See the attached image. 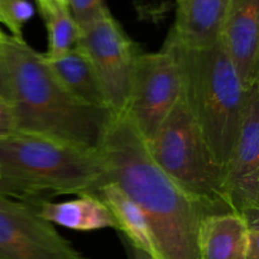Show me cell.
Here are the masks:
<instances>
[{
  "label": "cell",
  "instance_id": "6da1fadb",
  "mask_svg": "<svg viewBox=\"0 0 259 259\" xmlns=\"http://www.w3.org/2000/svg\"><path fill=\"white\" fill-rule=\"evenodd\" d=\"M99 152L115 182L151 228L157 259H199V228L207 211L153 161L125 111L113 113Z\"/></svg>",
  "mask_w": 259,
  "mask_h": 259
},
{
  "label": "cell",
  "instance_id": "7a4b0ae2",
  "mask_svg": "<svg viewBox=\"0 0 259 259\" xmlns=\"http://www.w3.org/2000/svg\"><path fill=\"white\" fill-rule=\"evenodd\" d=\"M0 58L9 73L17 131L40 134L89 149H98L111 111L73 98L43 53L5 33Z\"/></svg>",
  "mask_w": 259,
  "mask_h": 259
},
{
  "label": "cell",
  "instance_id": "3957f363",
  "mask_svg": "<svg viewBox=\"0 0 259 259\" xmlns=\"http://www.w3.org/2000/svg\"><path fill=\"white\" fill-rule=\"evenodd\" d=\"M109 182L99 149L14 131L0 137V194L40 205L62 195H98Z\"/></svg>",
  "mask_w": 259,
  "mask_h": 259
},
{
  "label": "cell",
  "instance_id": "277c9868",
  "mask_svg": "<svg viewBox=\"0 0 259 259\" xmlns=\"http://www.w3.org/2000/svg\"><path fill=\"white\" fill-rule=\"evenodd\" d=\"M182 76V95L218 161L225 168L244 114L243 86L222 40L206 48H187L172 37Z\"/></svg>",
  "mask_w": 259,
  "mask_h": 259
},
{
  "label": "cell",
  "instance_id": "5b68a950",
  "mask_svg": "<svg viewBox=\"0 0 259 259\" xmlns=\"http://www.w3.org/2000/svg\"><path fill=\"white\" fill-rule=\"evenodd\" d=\"M146 143L162 171L207 211H232L224 196L225 168L202 136L182 93L153 138Z\"/></svg>",
  "mask_w": 259,
  "mask_h": 259
},
{
  "label": "cell",
  "instance_id": "8992f818",
  "mask_svg": "<svg viewBox=\"0 0 259 259\" xmlns=\"http://www.w3.org/2000/svg\"><path fill=\"white\" fill-rule=\"evenodd\" d=\"M181 93V70L168 39L157 52L138 56L124 111L144 141L153 138Z\"/></svg>",
  "mask_w": 259,
  "mask_h": 259
},
{
  "label": "cell",
  "instance_id": "52a82bcc",
  "mask_svg": "<svg viewBox=\"0 0 259 259\" xmlns=\"http://www.w3.org/2000/svg\"><path fill=\"white\" fill-rule=\"evenodd\" d=\"M98 73L113 113L124 111L137 58L142 51L106 7L80 27L77 45Z\"/></svg>",
  "mask_w": 259,
  "mask_h": 259
},
{
  "label": "cell",
  "instance_id": "ba28073f",
  "mask_svg": "<svg viewBox=\"0 0 259 259\" xmlns=\"http://www.w3.org/2000/svg\"><path fill=\"white\" fill-rule=\"evenodd\" d=\"M0 259H86L34 204L0 194Z\"/></svg>",
  "mask_w": 259,
  "mask_h": 259
},
{
  "label": "cell",
  "instance_id": "9c48e42d",
  "mask_svg": "<svg viewBox=\"0 0 259 259\" xmlns=\"http://www.w3.org/2000/svg\"><path fill=\"white\" fill-rule=\"evenodd\" d=\"M224 196L232 211L259 210V82L248 89L244 114L225 166Z\"/></svg>",
  "mask_w": 259,
  "mask_h": 259
},
{
  "label": "cell",
  "instance_id": "30bf717a",
  "mask_svg": "<svg viewBox=\"0 0 259 259\" xmlns=\"http://www.w3.org/2000/svg\"><path fill=\"white\" fill-rule=\"evenodd\" d=\"M220 40L243 86L259 82V0H229Z\"/></svg>",
  "mask_w": 259,
  "mask_h": 259
},
{
  "label": "cell",
  "instance_id": "8fae6325",
  "mask_svg": "<svg viewBox=\"0 0 259 259\" xmlns=\"http://www.w3.org/2000/svg\"><path fill=\"white\" fill-rule=\"evenodd\" d=\"M229 0H176V15L168 35L187 48L218 43Z\"/></svg>",
  "mask_w": 259,
  "mask_h": 259
},
{
  "label": "cell",
  "instance_id": "7c38bea8",
  "mask_svg": "<svg viewBox=\"0 0 259 259\" xmlns=\"http://www.w3.org/2000/svg\"><path fill=\"white\" fill-rule=\"evenodd\" d=\"M199 259H247L244 218L234 211L205 215L199 228Z\"/></svg>",
  "mask_w": 259,
  "mask_h": 259
},
{
  "label": "cell",
  "instance_id": "4fadbf2b",
  "mask_svg": "<svg viewBox=\"0 0 259 259\" xmlns=\"http://www.w3.org/2000/svg\"><path fill=\"white\" fill-rule=\"evenodd\" d=\"M47 62L66 90L80 103L100 110L111 111L100 78L91 61L78 46L62 57L47 60Z\"/></svg>",
  "mask_w": 259,
  "mask_h": 259
},
{
  "label": "cell",
  "instance_id": "5bb4252c",
  "mask_svg": "<svg viewBox=\"0 0 259 259\" xmlns=\"http://www.w3.org/2000/svg\"><path fill=\"white\" fill-rule=\"evenodd\" d=\"M37 207L40 218L67 229L78 232L115 229L113 215L96 195H81L70 201L43 202Z\"/></svg>",
  "mask_w": 259,
  "mask_h": 259
},
{
  "label": "cell",
  "instance_id": "9a60e30c",
  "mask_svg": "<svg viewBox=\"0 0 259 259\" xmlns=\"http://www.w3.org/2000/svg\"><path fill=\"white\" fill-rule=\"evenodd\" d=\"M96 196L113 215L115 229L120 233V238L157 259L151 228L143 212L132 201L131 197L115 182H106L103 185Z\"/></svg>",
  "mask_w": 259,
  "mask_h": 259
},
{
  "label": "cell",
  "instance_id": "2e32d148",
  "mask_svg": "<svg viewBox=\"0 0 259 259\" xmlns=\"http://www.w3.org/2000/svg\"><path fill=\"white\" fill-rule=\"evenodd\" d=\"M47 29L46 60L62 57L77 45L80 27L73 19L66 0H35Z\"/></svg>",
  "mask_w": 259,
  "mask_h": 259
},
{
  "label": "cell",
  "instance_id": "e0dca14e",
  "mask_svg": "<svg viewBox=\"0 0 259 259\" xmlns=\"http://www.w3.org/2000/svg\"><path fill=\"white\" fill-rule=\"evenodd\" d=\"M32 14L28 0H0V24L5 25L14 37L23 38V25Z\"/></svg>",
  "mask_w": 259,
  "mask_h": 259
},
{
  "label": "cell",
  "instance_id": "ac0fdd59",
  "mask_svg": "<svg viewBox=\"0 0 259 259\" xmlns=\"http://www.w3.org/2000/svg\"><path fill=\"white\" fill-rule=\"evenodd\" d=\"M78 27L88 24L106 8L104 0H66Z\"/></svg>",
  "mask_w": 259,
  "mask_h": 259
},
{
  "label": "cell",
  "instance_id": "d6986e66",
  "mask_svg": "<svg viewBox=\"0 0 259 259\" xmlns=\"http://www.w3.org/2000/svg\"><path fill=\"white\" fill-rule=\"evenodd\" d=\"M245 222L247 259H259V210L243 214Z\"/></svg>",
  "mask_w": 259,
  "mask_h": 259
},
{
  "label": "cell",
  "instance_id": "ffe728a7",
  "mask_svg": "<svg viewBox=\"0 0 259 259\" xmlns=\"http://www.w3.org/2000/svg\"><path fill=\"white\" fill-rule=\"evenodd\" d=\"M14 131H17V123L13 105L0 98V137L7 136Z\"/></svg>",
  "mask_w": 259,
  "mask_h": 259
},
{
  "label": "cell",
  "instance_id": "44dd1931",
  "mask_svg": "<svg viewBox=\"0 0 259 259\" xmlns=\"http://www.w3.org/2000/svg\"><path fill=\"white\" fill-rule=\"evenodd\" d=\"M0 98L7 100L8 103L12 104V86H10L9 73H8L7 67L4 62L0 58Z\"/></svg>",
  "mask_w": 259,
  "mask_h": 259
},
{
  "label": "cell",
  "instance_id": "7402d4cb",
  "mask_svg": "<svg viewBox=\"0 0 259 259\" xmlns=\"http://www.w3.org/2000/svg\"><path fill=\"white\" fill-rule=\"evenodd\" d=\"M121 242H123L124 248L126 250V255H128V259H154L152 255H149L148 253L144 252V250L139 249V248L134 247L133 244H131L129 242H126L125 239L120 238Z\"/></svg>",
  "mask_w": 259,
  "mask_h": 259
},
{
  "label": "cell",
  "instance_id": "603a6c76",
  "mask_svg": "<svg viewBox=\"0 0 259 259\" xmlns=\"http://www.w3.org/2000/svg\"><path fill=\"white\" fill-rule=\"evenodd\" d=\"M4 35H5V32H3V30L0 29V43H2V39L4 38Z\"/></svg>",
  "mask_w": 259,
  "mask_h": 259
}]
</instances>
